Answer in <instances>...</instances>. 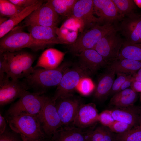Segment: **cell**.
<instances>
[{
    "instance_id": "obj_1",
    "label": "cell",
    "mask_w": 141,
    "mask_h": 141,
    "mask_svg": "<svg viewBox=\"0 0 141 141\" xmlns=\"http://www.w3.org/2000/svg\"><path fill=\"white\" fill-rule=\"evenodd\" d=\"M71 64L70 62H66L53 69L41 68L34 69L28 76L24 78L23 81L28 89H32L34 92L43 95L47 89L57 86Z\"/></svg>"
},
{
    "instance_id": "obj_2",
    "label": "cell",
    "mask_w": 141,
    "mask_h": 141,
    "mask_svg": "<svg viewBox=\"0 0 141 141\" xmlns=\"http://www.w3.org/2000/svg\"><path fill=\"white\" fill-rule=\"evenodd\" d=\"M5 118L10 128L27 141H40L47 137L36 115L21 113Z\"/></svg>"
},
{
    "instance_id": "obj_3",
    "label": "cell",
    "mask_w": 141,
    "mask_h": 141,
    "mask_svg": "<svg viewBox=\"0 0 141 141\" xmlns=\"http://www.w3.org/2000/svg\"><path fill=\"white\" fill-rule=\"evenodd\" d=\"M6 62V78L12 80L25 78L33 71L32 64L35 60L33 54L21 50L2 54Z\"/></svg>"
},
{
    "instance_id": "obj_4",
    "label": "cell",
    "mask_w": 141,
    "mask_h": 141,
    "mask_svg": "<svg viewBox=\"0 0 141 141\" xmlns=\"http://www.w3.org/2000/svg\"><path fill=\"white\" fill-rule=\"evenodd\" d=\"M116 30L111 22L97 25L85 30L74 43L69 45L70 51L76 55L85 50L93 49L101 39Z\"/></svg>"
},
{
    "instance_id": "obj_5",
    "label": "cell",
    "mask_w": 141,
    "mask_h": 141,
    "mask_svg": "<svg viewBox=\"0 0 141 141\" xmlns=\"http://www.w3.org/2000/svg\"><path fill=\"white\" fill-rule=\"evenodd\" d=\"M47 96L27 91L6 112L5 117L12 116L21 113L37 115L41 110Z\"/></svg>"
},
{
    "instance_id": "obj_6",
    "label": "cell",
    "mask_w": 141,
    "mask_h": 141,
    "mask_svg": "<svg viewBox=\"0 0 141 141\" xmlns=\"http://www.w3.org/2000/svg\"><path fill=\"white\" fill-rule=\"evenodd\" d=\"M42 129L46 136L51 139L62 127L61 120L53 97L47 96L44 105L37 115Z\"/></svg>"
},
{
    "instance_id": "obj_7",
    "label": "cell",
    "mask_w": 141,
    "mask_h": 141,
    "mask_svg": "<svg viewBox=\"0 0 141 141\" xmlns=\"http://www.w3.org/2000/svg\"><path fill=\"white\" fill-rule=\"evenodd\" d=\"M21 26L15 27L1 38L0 54L14 52L25 48L32 49L33 39L29 33L23 31Z\"/></svg>"
},
{
    "instance_id": "obj_8",
    "label": "cell",
    "mask_w": 141,
    "mask_h": 141,
    "mask_svg": "<svg viewBox=\"0 0 141 141\" xmlns=\"http://www.w3.org/2000/svg\"><path fill=\"white\" fill-rule=\"evenodd\" d=\"M88 72L82 69L79 65L69 67L65 72L57 86L54 96L55 100L60 98L73 94L80 80L88 77Z\"/></svg>"
},
{
    "instance_id": "obj_9",
    "label": "cell",
    "mask_w": 141,
    "mask_h": 141,
    "mask_svg": "<svg viewBox=\"0 0 141 141\" xmlns=\"http://www.w3.org/2000/svg\"><path fill=\"white\" fill-rule=\"evenodd\" d=\"M60 20L59 15L46 2L43 3L27 17L21 26L23 28L36 25L56 27Z\"/></svg>"
},
{
    "instance_id": "obj_10",
    "label": "cell",
    "mask_w": 141,
    "mask_h": 141,
    "mask_svg": "<svg viewBox=\"0 0 141 141\" xmlns=\"http://www.w3.org/2000/svg\"><path fill=\"white\" fill-rule=\"evenodd\" d=\"M57 27L37 25L28 26V31L33 39L31 50L37 51L55 44H62L56 33Z\"/></svg>"
},
{
    "instance_id": "obj_11",
    "label": "cell",
    "mask_w": 141,
    "mask_h": 141,
    "mask_svg": "<svg viewBox=\"0 0 141 141\" xmlns=\"http://www.w3.org/2000/svg\"><path fill=\"white\" fill-rule=\"evenodd\" d=\"M117 30L110 32L102 38L93 49L109 64L117 59L123 43L117 34Z\"/></svg>"
},
{
    "instance_id": "obj_12",
    "label": "cell",
    "mask_w": 141,
    "mask_h": 141,
    "mask_svg": "<svg viewBox=\"0 0 141 141\" xmlns=\"http://www.w3.org/2000/svg\"><path fill=\"white\" fill-rule=\"evenodd\" d=\"M55 101L62 126H72L78 109L82 104L81 100L72 94Z\"/></svg>"
},
{
    "instance_id": "obj_13",
    "label": "cell",
    "mask_w": 141,
    "mask_h": 141,
    "mask_svg": "<svg viewBox=\"0 0 141 141\" xmlns=\"http://www.w3.org/2000/svg\"><path fill=\"white\" fill-rule=\"evenodd\" d=\"M25 83L6 77L0 83V105L4 106L20 98L28 89Z\"/></svg>"
},
{
    "instance_id": "obj_14",
    "label": "cell",
    "mask_w": 141,
    "mask_h": 141,
    "mask_svg": "<svg viewBox=\"0 0 141 141\" xmlns=\"http://www.w3.org/2000/svg\"><path fill=\"white\" fill-rule=\"evenodd\" d=\"M94 14L93 0H77L72 11V16L83 23L84 30L104 22L99 18L96 17Z\"/></svg>"
},
{
    "instance_id": "obj_15",
    "label": "cell",
    "mask_w": 141,
    "mask_h": 141,
    "mask_svg": "<svg viewBox=\"0 0 141 141\" xmlns=\"http://www.w3.org/2000/svg\"><path fill=\"white\" fill-rule=\"evenodd\" d=\"M94 126L82 128L73 126H62L53 135L50 141H89Z\"/></svg>"
},
{
    "instance_id": "obj_16",
    "label": "cell",
    "mask_w": 141,
    "mask_h": 141,
    "mask_svg": "<svg viewBox=\"0 0 141 141\" xmlns=\"http://www.w3.org/2000/svg\"><path fill=\"white\" fill-rule=\"evenodd\" d=\"M76 56L79 58V65L89 73L96 72L109 64L96 51L93 49L85 50Z\"/></svg>"
},
{
    "instance_id": "obj_17",
    "label": "cell",
    "mask_w": 141,
    "mask_h": 141,
    "mask_svg": "<svg viewBox=\"0 0 141 141\" xmlns=\"http://www.w3.org/2000/svg\"><path fill=\"white\" fill-rule=\"evenodd\" d=\"M98 116L94 103L82 104L78 109L72 126L82 128L91 127L98 121Z\"/></svg>"
},
{
    "instance_id": "obj_18",
    "label": "cell",
    "mask_w": 141,
    "mask_h": 141,
    "mask_svg": "<svg viewBox=\"0 0 141 141\" xmlns=\"http://www.w3.org/2000/svg\"><path fill=\"white\" fill-rule=\"evenodd\" d=\"M113 108L110 110L115 120L128 124L133 127L139 126L140 107L133 105Z\"/></svg>"
},
{
    "instance_id": "obj_19",
    "label": "cell",
    "mask_w": 141,
    "mask_h": 141,
    "mask_svg": "<svg viewBox=\"0 0 141 141\" xmlns=\"http://www.w3.org/2000/svg\"><path fill=\"white\" fill-rule=\"evenodd\" d=\"M93 2L94 13L104 22L122 18L112 0H93Z\"/></svg>"
},
{
    "instance_id": "obj_20",
    "label": "cell",
    "mask_w": 141,
    "mask_h": 141,
    "mask_svg": "<svg viewBox=\"0 0 141 141\" xmlns=\"http://www.w3.org/2000/svg\"><path fill=\"white\" fill-rule=\"evenodd\" d=\"M65 54L55 49L48 48L41 54L33 69L38 68L47 69H55L61 65Z\"/></svg>"
},
{
    "instance_id": "obj_21",
    "label": "cell",
    "mask_w": 141,
    "mask_h": 141,
    "mask_svg": "<svg viewBox=\"0 0 141 141\" xmlns=\"http://www.w3.org/2000/svg\"><path fill=\"white\" fill-rule=\"evenodd\" d=\"M107 68L106 71L99 79L95 89L94 97L99 101L106 99L109 96L115 79V72L108 67Z\"/></svg>"
},
{
    "instance_id": "obj_22",
    "label": "cell",
    "mask_w": 141,
    "mask_h": 141,
    "mask_svg": "<svg viewBox=\"0 0 141 141\" xmlns=\"http://www.w3.org/2000/svg\"><path fill=\"white\" fill-rule=\"evenodd\" d=\"M44 2L43 0H39L36 4L25 8L21 12L9 18L6 21L0 25V38L25 19L31 13L44 3Z\"/></svg>"
},
{
    "instance_id": "obj_23",
    "label": "cell",
    "mask_w": 141,
    "mask_h": 141,
    "mask_svg": "<svg viewBox=\"0 0 141 141\" xmlns=\"http://www.w3.org/2000/svg\"><path fill=\"white\" fill-rule=\"evenodd\" d=\"M107 67L113 70L116 74L120 73L132 75L141 68V61L127 58L117 59Z\"/></svg>"
},
{
    "instance_id": "obj_24",
    "label": "cell",
    "mask_w": 141,
    "mask_h": 141,
    "mask_svg": "<svg viewBox=\"0 0 141 141\" xmlns=\"http://www.w3.org/2000/svg\"><path fill=\"white\" fill-rule=\"evenodd\" d=\"M136 93L131 88H127L114 94L109 105L114 107H125L134 105L137 98Z\"/></svg>"
},
{
    "instance_id": "obj_25",
    "label": "cell",
    "mask_w": 141,
    "mask_h": 141,
    "mask_svg": "<svg viewBox=\"0 0 141 141\" xmlns=\"http://www.w3.org/2000/svg\"><path fill=\"white\" fill-rule=\"evenodd\" d=\"M76 0H49L47 2L59 15L68 18L72 15Z\"/></svg>"
},
{
    "instance_id": "obj_26",
    "label": "cell",
    "mask_w": 141,
    "mask_h": 141,
    "mask_svg": "<svg viewBox=\"0 0 141 141\" xmlns=\"http://www.w3.org/2000/svg\"><path fill=\"white\" fill-rule=\"evenodd\" d=\"M124 58L141 61V44L123 42L117 59Z\"/></svg>"
},
{
    "instance_id": "obj_27",
    "label": "cell",
    "mask_w": 141,
    "mask_h": 141,
    "mask_svg": "<svg viewBox=\"0 0 141 141\" xmlns=\"http://www.w3.org/2000/svg\"><path fill=\"white\" fill-rule=\"evenodd\" d=\"M89 141H115V135L108 127L102 125L95 127Z\"/></svg>"
},
{
    "instance_id": "obj_28",
    "label": "cell",
    "mask_w": 141,
    "mask_h": 141,
    "mask_svg": "<svg viewBox=\"0 0 141 141\" xmlns=\"http://www.w3.org/2000/svg\"><path fill=\"white\" fill-rule=\"evenodd\" d=\"M25 8L17 6L9 0H0V17L10 18L20 12Z\"/></svg>"
},
{
    "instance_id": "obj_29",
    "label": "cell",
    "mask_w": 141,
    "mask_h": 141,
    "mask_svg": "<svg viewBox=\"0 0 141 141\" xmlns=\"http://www.w3.org/2000/svg\"><path fill=\"white\" fill-rule=\"evenodd\" d=\"M78 31L69 30L62 26L57 27L56 32L58 37L62 44H71L74 43L78 37Z\"/></svg>"
},
{
    "instance_id": "obj_30",
    "label": "cell",
    "mask_w": 141,
    "mask_h": 141,
    "mask_svg": "<svg viewBox=\"0 0 141 141\" xmlns=\"http://www.w3.org/2000/svg\"><path fill=\"white\" fill-rule=\"evenodd\" d=\"M115 141H141V128L134 127L124 133L115 135Z\"/></svg>"
},
{
    "instance_id": "obj_31",
    "label": "cell",
    "mask_w": 141,
    "mask_h": 141,
    "mask_svg": "<svg viewBox=\"0 0 141 141\" xmlns=\"http://www.w3.org/2000/svg\"><path fill=\"white\" fill-rule=\"evenodd\" d=\"M112 0L122 17L131 13L136 7V4L133 0Z\"/></svg>"
},
{
    "instance_id": "obj_32",
    "label": "cell",
    "mask_w": 141,
    "mask_h": 141,
    "mask_svg": "<svg viewBox=\"0 0 141 141\" xmlns=\"http://www.w3.org/2000/svg\"><path fill=\"white\" fill-rule=\"evenodd\" d=\"M95 89V85L92 80L86 77L80 80L76 89L82 95L86 96L91 94Z\"/></svg>"
},
{
    "instance_id": "obj_33",
    "label": "cell",
    "mask_w": 141,
    "mask_h": 141,
    "mask_svg": "<svg viewBox=\"0 0 141 141\" xmlns=\"http://www.w3.org/2000/svg\"><path fill=\"white\" fill-rule=\"evenodd\" d=\"M61 26L71 31H79L81 32L84 29L82 21L72 15L68 18Z\"/></svg>"
},
{
    "instance_id": "obj_34",
    "label": "cell",
    "mask_w": 141,
    "mask_h": 141,
    "mask_svg": "<svg viewBox=\"0 0 141 141\" xmlns=\"http://www.w3.org/2000/svg\"><path fill=\"white\" fill-rule=\"evenodd\" d=\"M0 141H27L20 134L11 129L8 130L6 128L3 133L0 134Z\"/></svg>"
},
{
    "instance_id": "obj_35",
    "label": "cell",
    "mask_w": 141,
    "mask_h": 141,
    "mask_svg": "<svg viewBox=\"0 0 141 141\" xmlns=\"http://www.w3.org/2000/svg\"><path fill=\"white\" fill-rule=\"evenodd\" d=\"M133 127L128 124L115 121L108 128L113 132L121 133L132 129Z\"/></svg>"
},
{
    "instance_id": "obj_36",
    "label": "cell",
    "mask_w": 141,
    "mask_h": 141,
    "mask_svg": "<svg viewBox=\"0 0 141 141\" xmlns=\"http://www.w3.org/2000/svg\"><path fill=\"white\" fill-rule=\"evenodd\" d=\"M117 77L115 79L109 93V96H113L120 91L122 84L126 79L128 75L122 73L117 74Z\"/></svg>"
},
{
    "instance_id": "obj_37",
    "label": "cell",
    "mask_w": 141,
    "mask_h": 141,
    "mask_svg": "<svg viewBox=\"0 0 141 141\" xmlns=\"http://www.w3.org/2000/svg\"><path fill=\"white\" fill-rule=\"evenodd\" d=\"M98 120L102 125L108 127L115 121L110 110H104L99 114Z\"/></svg>"
},
{
    "instance_id": "obj_38",
    "label": "cell",
    "mask_w": 141,
    "mask_h": 141,
    "mask_svg": "<svg viewBox=\"0 0 141 141\" xmlns=\"http://www.w3.org/2000/svg\"><path fill=\"white\" fill-rule=\"evenodd\" d=\"M7 66L6 61L2 54H0V83L6 77Z\"/></svg>"
},
{
    "instance_id": "obj_39",
    "label": "cell",
    "mask_w": 141,
    "mask_h": 141,
    "mask_svg": "<svg viewBox=\"0 0 141 141\" xmlns=\"http://www.w3.org/2000/svg\"><path fill=\"white\" fill-rule=\"evenodd\" d=\"M14 4L19 7L26 8L36 3L38 0H9Z\"/></svg>"
},
{
    "instance_id": "obj_40",
    "label": "cell",
    "mask_w": 141,
    "mask_h": 141,
    "mask_svg": "<svg viewBox=\"0 0 141 141\" xmlns=\"http://www.w3.org/2000/svg\"><path fill=\"white\" fill-rule=\"evenodd\" d=\"M133 81L132 75H128L126 79L122 85L120 91L128 88L129 87H130Z\"/></svg>"
},
{
    "instance_id": "obj_41",
    "label": "cell",
    "mask_w": 141,
    "mask_h": 141,
    "mask_svg": "<svg viewBox=\"0 0 141 141\" xmlns=\"http://www.w3.org/2000/svg\"><path fill=\"white\" fill-rule=\"evenodd\" d=\"M130 87V88L136 93L141 92V82L133 81Z\"/></svg>"
},
{
    "instance_id": "obj_42",
    "label": "cell",
    "mask_w": 141,
    "mask_h": 141,
    "mask_svg": "<svg viewBox=\"0 0 141 141\" xmlns=\"http://www.w3.org/2000/svg\"><path fill=\"white\" fill-rule=\"evenodd\" d=\"M7 124L5 118L0 114V134L3 133L6 129Z\"/></svg>"
},
{
    "instance_id": "obj_43",
    "label": "cell",
    "mask_w": 141,
    "mask_h": 141,
    "mask_svg": "<svg viewBox=\"0 0 141 141\" xmlns=\"http://www.w3.org/2000/svg\"><path fill=\"white\" fill-rule=\"evenodd\" d=\"M133 81L141 82V68L132 75Z\"/></svg>"
},
{
    "instance_id": "obj_44",
    "label": "cell",
    "mask_w": 141,
    "mask_h": 141,
    "mask_svg": "<svg viewBox=\"0 0 141 141\" xmlns=\"http://www.w3.org/2000/svg\"><path fill=\"white\" fill-rule=\"evenodd\" d=\"M137 25L139 31V36L141 43V16L135 17Z\"/></svg>"
},
{
    "instance_id": "obj_45",
    "label": "cell",
    "mask_w": 141,
    "mask_h": 141,
    "mask_svg": "<svg viewBox=\"0 0 141 141\" xmlns=\"http://www.w3.org/2000/svg\"><path fill=\"white\" fill-rule=\"evenodd\" d=\"M8 18L5 17H0V25H1L8 20Z\"/></svg>"
},
{
    "instance_id": "obj_46",
    "label": "cell",
    "mask_w": 141,
    "mask_h": 141,
    "mask_svg": "<svg viewBox=\"0 0 141 141\" xmlns=\"http://www.w3.org/2000/svg\"><path fill=\"white\" fill-rule=\"evenodd\" d=\"M136 5L138 7L141 8V0H133Z\"/></svg>"
},
{
    "instance_id": "obj_47",
    "label": "cell",
    "mask_w": 141,
    "mask_h": 141,
    "mask_svg": "<svg viewBox=\"0 0 141 141\" xmlns=\"http://www.w3.org/2000/svg\"><path fill=\"white\" fill-rule=\"evenodd\" d=\"M139 126L141 128V107H140V116H139Z\"/></svg>"
},
{
    "instance_id": "obj_48",
    "label": "cell",
    "mask_w": 141,
    "mask_h": 141,
    "mask_svg": "<svg viewBox=\"0 0 141 141\" xmlns=\"http://www.w3.org/2000/svg\"><path fill=\"white\" fill-rule=\"evenodd\" d=\"M40 141H50V139L46 137L45 138L40 140Z\"/></svg>"
},
{
    "instance_id": "obj_49",
    "label": "cell",
    "mask_w": 141,
    "mask_h": 141,
    "mask_svg": "<svg viewBox=\"0 0 141 141\" xmlns=\"http://www.w3.org/2000/svg\"></svg>"
}]
</instances>
